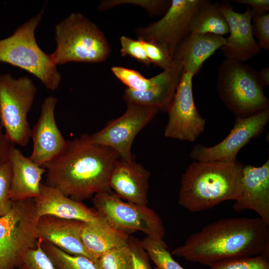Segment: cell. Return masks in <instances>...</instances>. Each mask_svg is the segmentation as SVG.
<instances>
[{"mask_svg": "<svg viewBox=\"0 0 269 269\" xmlns=\"http://www.w3.org/2000/svg\"><path fill=\"white\" fill-rule=\"evenodd\" d=\"M36 92V86L29 77L15 78L9 73L0 74V120L14 144L24 147L31 138L27 115Z\"/></svg>", "mask_w": 269, "mask_h": 269, "instance_id": "cell-7", "label": "cell"}, {"mask_svg": "<svg viewBox=\"0 0 269 269\" xmlns=\"http://www.w3.org/2000/svg\"><path fill=\"white\" fill-rule=\"evenodd\" d=\"M85 223L50 215L42 216L38 220L37 237L68 254L84 256L95 262V258L87 250L82 241L81 233Z\"/></svg>", "mask_w": 269, "mask_h": 269, "instance_id": "cell-19", "label": "cell"}, {"mask_svg": "<svg viewBox=\"0 0 269 269\" xmlns=\"http://www.w3.org/2000/svg\"><path fill=\"white\" fill-rule=\"evenodd\" d=\"M43 12L42 9L17 27L10 36L0 40V62L27 71L46 89L54 91L60 85L61 75L50 54L38 46L35 36Z\"/></svg>", "mask_w": 269, "mask_h": 269, "instance_id": "cell-5", "label": "cell"}, {"mask_svg": "<svg viewBox=\"0 0 269 269\" xmlns=\"http://www.w3.org/2000/svg\"><path fill=\"white\" fill-rule=\"evenodd\" d=\"M220 6L230 33L226 38V44L220 48L226 59L243 62L260 53L261 48L253 34L251 9L248 7L245 12H237L225 1L220 3Z\"/></svg>", "mask_w": 269, "mask_h": 269, "instance_id": "cell-15", "label": "cell"}, {"mask_svg": "<svg viewBox=\"0 0 269 269\" xmlns=\"http://www.w3.org/2000/svg\"><path fill=\"white\" fill-rule=\"evenodd\" d=\"M259 80L263 86L269 85V68L265 67L258 72Z\"/></svg>", "mask_w": 269, "mask_h": 269, "instance_id": "cell-39", "label": "cell"}, {"mask_svg": "<svg viewBox=\"0 0 269 269\" xmlns=\"http://www.w3.org/2000/svg\"><path fill=\"white\" fill-rule=\"evenodd\" d=\"M93 203L101 218L127 234L140 231L150 238L164 237L165 228L161 219L147 206L124 201L112 191L96 194Z\"/></svg>", "mask_w": 269, "mask_h": 269, "instance_id": "cell-9", "label": "cell"}, {"mask_svg": "<svg viewBox=\"0 0 269 269\" xmlns=\"http://www.w3.org/2000/svg\"><path fill=\"white\" fill-rule=\"evenodd\" d=\"M234 1L251 6L253 17L267 13L269 11V0H236Z\"/></svg>", "mask_w": 269, "mask_h": 269, "instance_id": "cell-37", "label": "cell"}, {"mask_svg": "<svg viewBox=\"0 0 269 269\" xmlns=\"http://www.w3.org/2000/svg\"><path fill=\"white\" fill-rule=\"evenodd\" d=\"M55 51L50 54L57 65L69 62L96 63L104 62L111 53L103 32L83 14L73 12L55 26Z\"/></svg>", "mask_w": 269, "mask_h": 269, "instance_id": "cell-4", "label": "cell"}, {"mask_svg": "<svg viewBox=\"0 0 269 269\" xmlns=\"http://www.w3.org/2000/svg\"><path fill=\"white\" fill-rule=\"evenodd\" d=\"M140 41L151 63L163 70L168 69L172 65L173 58L165 50L155 43Z\"/></svg>", "mask_w": 269, "mask_h": 269, "instance_id": "cell-35", "label": "cell"}, {"mask_svg": "<svg viewBox=\"0 0 269 269\" xmlns=\"http://www.w3.org/2000/svg\"><path fill=\"white\" fill-rule=\"evenodd\" d=\"M33 200L39 217L50 215L85 223L97 222L102 219L95 210L44 183L41 184L40 195Z\"/></svg>", "mask_w": 269, "mask_h": 269, "instance_id": "cell-20", "label": "cell"}, {"mask_svg": "<svg viewBox=\"0 0 269 269\" xmlns=\"http://www.w3.org/2000/svg\"><path fill=\"white\" fill-rule=\"evenodd\" d=\"M95 263L98 269H129L128 245L105 252L97 258Z\"/></svg>", "mask_w": 269, "mask_h": 269, "instance_id": "cell-28", "label": "cell"}, {"mask_svg": "<svg viewBox=\"0 0 269 269\" xmlns=\"http://www.w3.org/2000/svg\"><path fill=\"white\" fill-rule=\"evenodd\" d=\"M202 1L171 0L161 19L136 29L137 39L160 46L173 58L178 46L190 34L191 18Z\"/></svg>", "mask_w": 269, "mask_h": 269, "instance_id": "cell-10", "label": "cell"}, {"mask_svg": "<svg viewBox=\"0 0 269 269\" xmlns=\"http://www.w3.org/2000/svg\"><path fill=\"white\" fill-rule=\"evenodd\" d=\"M41 241L38 239L36 246L24 254L18 264V269H56L42 249Z\"/></svg>", "mask_w": 269, "mask_h": 269, "instance_id": "cell-30", "label": "cell"}, {"mask_svg": "<svg viewBox=\"0 0 269 269\" xmlns=\"http://www.w3.org/2000/svg\"><path fill=\"white\" fill-rule=\"evenodd\" d=\"M136 4L145 9L151 15H164L171 4L167 0H107L99 5L101 10L109 9L120 4Z\"/></svg>", "mask_w": 269, "mask_h": 269, "instance_id": "cell-27", "label": "cell"}, {"mask_svg": "<svg viewBox=\"0 0 269 269\" xmlns=\"http://www.w3.org/2000/svg\"><path fill=\"white\" fill-rule=\"evenodd\" d=\"M216 88L236 117H247L269 108L258 72L243 62L225 59L219 66Z\"/></svg>", "mask_w": 269, "mask_h": 269, "instance_id": "cell-6", "label": "cell"}, {"mask_svg": "<svg viewBox=\"0 0 269 269\" xmlns=\"http://www.w3.org/2000/svg\"><path fill=\"white\" fill-rule=\"evenodd\" d=\"M111 71L119 80L128 86L127 88L131 90L143 91L148 89L151 86L152 77L147 79L134 70L114 66L111 68Z\"/></svg>", "mask_w": 269, "mask_h": 269, "instance_id": "cell-29", "label": "cell"}, {"mask_svg": "<svg viewBox=\"0 0 269 269\" xmlns=\"http://www.w3.org/2000/svg\"><path fill=\"white\" fill-rule=\"evenodd\" d=\"M39 218L33 199L13 202L0 217V269H16L24 254L36 246Z\"/></svg>", "mask_w": 269, "mask_h": 269, "instance_id": "cell-8", "label": "cell"}, {"mask_svg": "<svg viewBox=\"0 0 269 269\" xmlns=\"http://www.w3.org/2000/svg\"><path fill=\"white\" fill-rule=\"evenodd\" d=\"M269 120V108L249 116L236 117L233 128L223 140L211 147L194 145L190 158L196 161L234 162L240 150L263 132Z\"/></svg>", "mask_w": 269, "mask_h": 269, "instance_id": "cell-12", "label": "cell"}, {"mask_svg": "<svg viewBox=\"0 0 269 269\" xmlns=\"http://www.w3.org/2000/svg\"><path fill=\"white\" fill-rule=\"evenodd\" d=\"M210 267V269H269V259L261 255L228 260Z\"/></svg>", "mask_w": 269, "mask_h": 269, "instance_id": "cell-31", "label": "cell"}, {"mask_svg": "<svg viewBox=\"0 0 269 269\" xmlns=\"http://www.w3.org/2000/svg\"><path fill=\"white\" fill-rule=\"evenodd\" d=\"M41 246L56 269H98L95 262L85 256L68 254L42 240Z\"/></svg>", "mask_w": 269, "mask_h": 269, "instance_id": "cell-25", "label": "cell"}, {"mask_svg": "<svg viewBox=\"0 0 269 269\" xmlns=\"http://www.w3.org/2000/svg\"><path fill=\"white\" fill-rule=\"evenodd\" d=\"M14 145L6 135L0 120V165L8 161L10 150Z\"/></svg>", "mask_w": 269, "mask_h": 269, "instance_id": "cell-38", "label": "cell"}, {"mask_svg": "<svg viewBox=\"0 0 269 269\" xmlns=\"http://www.w3.org/2000/svg\"><path fill=\"white\" fill-rule=\"evenodd\" d=\"M173 60L169 68L152 77V84L148 89L136 91L127 88L123 97L127 104H137L156 109L159 112H167L184 71L182 64Z\"/></svg>", "mask_w": 269, "mask_h": 269, "instance_id": "cell-18", "label": "cell"}, {"mask_svg": "<svg viewBox=\"0 0 269 269\" xmlns=\"http://www.w3.org/2000/svg\"><path fill=\"white\" fill-rule=\"evenodd\" d=\"M129 239L128 234L113 227L103 218L97 222L85 223L81 233L82 243L95 261L105 252L127 245Z\"/></svg>", "mask_w": 269, "mask_h": 269, "instance_id": "cell-23", "label": "cell"}, {"mask_svg": "<svg viewBox=\"0 0 269 269\" xmlns=\"http://www.w3.org/2000/svg\"><path fill=\"white\" fill-rule=\"evenodd\" d=\"M269 226L261 218H223L190 235L172 255L209 267L228 260L263 255L269 259Z\"/></svg>", "mask_w": 269, "mask_h": 269, "instance_id": "cell-2", "label": "cell"}, {"mask_svg": "<svg viewBox=\"0 0 269 269\" xmlns=\"http://www.w3.org/2000/svg\"><path fill=\"white\" fill-rule=\"evenodd\" d=\"M119 154L108 147L92 142L90 135L66 140L62 150L43 167L45 185L77 201L97 193L110 191L109 180Z\"/></svg>", "mask_w": 269, "mask_h": 269, "instance_id": "cell-1", "label": "cell"}, {"mask_svg": "<svg viewBox=\"0 0 269 269\" xmlns=\"http://www.w3.org/2000/svg\"><path fill=\"white\" fill-rule=\"evenodd\" d=\"M253 35L258 41L261 48L269 50V14L268 13L252 17Z\"/></svg>", "mask_w": 269, "mask_h": 269, "instance_id": "cell-36", "label": "cell"}, {"mask_svg": "<svg viewBox=\"0 0 269 269\" xmlns=\"http://www.w3.org/2000/svg\"><path fill=\"white\" fill-rule=\"evenodd\" d=\"M226 44V38L222 36L190 33L178 46L173 58L182 64L184 71L194 76L204 62Z\"/></svg>", "mask_w": 269, "mask_h": 269, "instance_id": "cell-22", "label": "cell"}, {"mask_svg": "<svg viewBox=\"0 0 269 269\" xmlns=\"http://www.w3.org/2000/svg\"><path fill=\"white\" fill-rule=\"evenodd\" d=\"M189 31L192 34H213L222 36L229 33L228 25L220 4L203 0L191 18Z\"/></svg>", "mask_w": 269, "mask_h": 269, "instance_id": "cell-24", "label": "cell"}, {"mask_svg": "<svg viewBox=\"0 0 269 269\" xmlns=\"http://www.w3.org/2000/svg\"><path fill=\"white\" fill-rule=\"evenodd\" d=\"M121 53L122 56H129L146 66L151 64L141 41L122 35L120 38Z\"/></svg>", "mask_w": 269, "mask_h": 269, "instance_id": "cell-34", "label": "cell"}, {"mask_svg": "<svg viewBox=\"0 0 269 269\" xmlns=\"http://www.w3.org/2000/svg\"><path fill=\"white\" fill-rule=\"evenodd\" d=\"M234 211H254L269 226V159L262 166H244L240 195Z\"/></svg>", "mask_w": 269, "mask_h": 269, "instance_id": "cell-17", "label": "cell"}, {"mask_svg": "<svg viewBox=\"0 0 269 269\" xmlns=\"http://www.w3.org/2000/svg\"><path fill=\"white\" fill-rule=\"evenodd\" d=\"M244 166L237 160L192 162L181 177L178 204L197 212L235 201L241 192Z\"/></svg>", "mask_w": 269, "mask_h": 269, "instance_id": "cell-3", "label": "cell"}, {"mask_svg": "<svg viewBox=\"0 0 269 269\" xmlns=\"http://www.w3.org/2000/svg\"><path fill=\"white\" fill-rule=\"evenodd\" d=\"M128 246L130 253L129 269H152L140 240L130 237Z\"/></svg>", "mask_w": 269, "mask_h": 269, "instance_id": "cell-33", "label": "cell"}, {"mask_svg": "<svg viewBox=\"0 0 269 269\" xmlns=\"http://www.w3.org/2000/svg\"><path fill=\"white\" fill-rule=\"evenodd\" d=\"M149 172L135 158H120L115 163L110 175V189L119 198L140 206H147Z\"/></svg>", "mask_w": 269, "mask_h": 269, "instance_id": "cell-16", "label": "cell"}, {"mask_svg": "<svg viewBox=\"0 0 269 269\" xmlns=\"http://www.w3.org/2000/svg\"><path fill=\"white\" fill-rule=\"evenodd\" d=\"M158 112L151 107L127 104V110L122 115L90 135V139L94 143L115 150L121 158L131 160L134 158L132 147L135 137Z\"/></svg>", "mask_w": 269, "mask_h": 269, "instance_id": "cell-11", "label": "cell"}, {"mask_svg": "<svg viewBox=\"0 0 269 269\" xmlns=\"http://www.w3.org/2000/svg\"><path fill=\"white\" fill-rule=\"evenodd\" d=\"M57 103V99L54 96L44 99L40 116L31 130L33 146L29 157L42 166L59 154L66 142L55 120Z\"/></svg>", "mask_w": 269, "mask_h": 269, "instance_id": "cell-14", "label": "cell"}, {"mask_svg": "<svg viewBox=\"0 0 269 269\" xmlns=\"http://www.w3.org/2000/svg\"><path fill=\"white\" fill-rule=\"evenodd\" d=\"M140 241L149 260L155 265V269H186L172 258L163 239L146 237Z\"/></svg>", "mask_w": 269, "mask_h": 269, "instance_id": "cell-26", "label": "cell"}, {"mask_svg": "<svg viewBox=\"0 0 269 269\" xmlns=\"http://www.w3.org/2000/svg\"><path fill=\"white\" fill-rule=\"evenodd\" d=\"M11 179V169L8 161L0 165V217L11 209L13 202L9 198Z\"/></svg>", "mask_w": 269, "mask_h": 269, "instance_id": "cell-32", "label": "cell"}, {"mask_svg": "<svg viewBox=\"0 0 269 269\" xmlns=\"http://www.w3.org/2000/svg\"><path fill=\"white\" fill-rule=\"evenodd\" d=\"M8 161L11 169L10 200L15 202L39 196L45 168L25 156L14 146L10 150Z\"/></svg>", "mask_w": 269, "mask_h": 269, "instance_id": "cell-21", "label": "cell"}, {"mask_svg": "<svg viewBox=\"0 0 269 269\" xmlns=\"http://www.w3.org/2000/svg\"><path fill=\"white\" fill-rule=\"evenodd\" d=\"M194 76L183 71L172 102L167 111L165 137L193 142L205 130L206 122L198 112L193 99Z\"/></svg>", "mask_w": 269, "mask_h": 269, "instance_id": "cell-13", "label": "cell"}]
</instances>
